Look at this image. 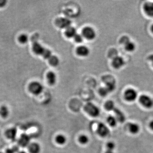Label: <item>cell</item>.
Here are the masks:
<instances>
[{"instance_id": "cell-1", "label": "cell", "mask_w": 153, "mask_h": 153, "mask_svg": "<svg viewBox=\"0 0 153 153\" xmlns=\"http://www.w3.org/2000/svg\"><path fill=\"white\" fill-rule=\"evenodd\" d=\"M85 112L92 117H97L100 114V110L98 107L91 102H88L84 107Z\"/></svg>"}, {"instance_id": "cell-2", "label": "cell", "mask_w": 153, "mask_h": 153, "mask_svg": "<svg viewBox=\"0 0 153 153\" xmlns=\"http://www.w3.org/2000/svg\"><path fill=\"white\" fill-rule=\"evenodd\" d=\"M44 87L40 82H34L29 85V90L34 95H38L43 92Z\"/></svg>"}, {"instance_id": "cell-3", "label": "cell", "mask_w": 153, "mask_h": 153, "mask_svg": "<svg viewBox=\"0 0 153 153\" xmlns=\"http://www.w3.org/2000/svg\"><path fill=\"white\" fill-rule=\"evenodd\" d=\"M140 103L146 108H150L153 106V100L150 97L142 94L140 97Z\"/></svg>"}, {"instance_id": "cell-4", "label": "cell", "mask_w": 153, "mask_h": 153, "mask_svg": "<svg viewBox=\"0 0 153 153\" xmlns=\"http://www.w3.org/2000/svg\"><path fill=\"white\" fill-rule=\"evenodd\" d=\"M138 93L137 91L133 88H128L124 93V98L127 101L132 102L137 98Z\"/></svg>"}, {"instance_id": "cell-5", "label": "cell", "mask_w": 153, "mask_h": 153, "mask_svg": "<svg viewBox=\"0 0 153 153\" xmlns=\"http://www.w3.org/2000/svg\"><path fill=\"white\" fill-rule=\"evenodd\" d=\"M97 133L102 137H105L109 135L110 131L106 125L102 123L98 124L97 128Z\"/></svg>"}, {"instance_id": "cell-6", "label": "cell", "mask_w": 153, "mask_h": 153, "mask_svg": "<svg viewBox=\"0 0 153 153\" xmlns=\"http://www.w3.org/2000/svg\"><path fill=\"white\" fill-rule=\"evenodd\" d=\"M82 35L84 38L88 40H91L95 38L96 33L92 28L90 27H86L82 30Z\"/></svg>"}, {"instance_id": "cell-7", "label": "cell", "mask_w": 153, "mask_h": 153, "mask_svg": "<svg viewBox=\"0 0 153 153\" xmlns=\"http://www.w3.org/2000/svg\"><path fill=\"white\" fill-rule=\"evenodd\" d=\"M31 138L27 134H23L20 136L18 140V143L20 146L25 148L30 145Z\"/></svg>"}, {"instance_id": "cell-8", "label": "cell", "mask_w": 153, "mask_h": 153, "mask_svg": "<svg viewBox=\"0 0 153 153\" xmlns=\"http://www.w3.org/2000/svg\"><path fill=\"white\" fill-rule=\"evenodd\" d=\"M71 24L70 20L67 18H59L56 21V24L57 27L62 29H66L70 27Z\"/></svg>"}, {"instance_id": "cell-9", "label": "cell", "mask_w": 153, "mask_h": 153, "mask_svg": "<svg viewBox=\"0 0 153 153\" xmlns=\"http://www.w3.org/2000/svg\"><path fill=\"white\" fill-rule=\"evenodd\" d=\"M112 64L114 68L119 69L124 65L125 61L122 57L117 56L113 59Z\"/></svg>"}, {"instance_id": "cell-10", "label": "cell", "mask_w": 153, "mask_h": 153, "mask_svg": "<svg viewBox=\"0 0 153 153\" xmlns=\"http://www.w3.org/2000/svg\"><path fill=\"white\" fill-rule=\"evenodd\" d=\"M6 136L9 139L13 141H15L16 140L17 135V129L16 127H12L9 128L6 132Z\"/></svg>"}, {"instance_id": "cell-11", "label": "cell", "mask_w": 153, "mask_h": 153, "mask_svg": "<svg viewBox=\"0 0 153 153\" xmlns=\"http://www.w3.org/2000/svg\"><path fill=\"white\" fill-rule=\"evenodd\" d=\"M115 114V117L117 120L118 122L120 123H123L126 120V117L124 114L123 113L120 109L115 107L113 110Z\"/></svg>"}, {"instance_id": "cell-12", "label": "cell", "mask_w": 153, "mask_h": 153, "mask_svg": "<svg viewBox=\"0 0 153 153\" xmlns=\"http://www.w3.org/2000/svg\"><path fill=\"white\" fill-rule=\"evenodd\" d=\"M144 10L149 16L153 17V2H146L143 6Z\"/></svg>"}, {"instance_id": "cell-13", "label": "cell", "mask_w": 153, "mask_h": 153, "mask_svg": "<svg viewBox=\"0 0 153 153\" xmlns=\"http://www.w3.org/2000/svg\"><path fill=\"white\" fill-rule=\"evenodd\" d=\"M128 128L130 132L133 134L138 133L140 131V127L138 124L134 123H128Z\"/></svg>"}, {"instance_id": "cell-14", "label": "cell", "mask_w": 153, "mask_h": 153, "mask_svg": "<svg viewBox=\"0 0 153 153\" xmlns=\"http://www.w3.org/2000/svg\"><path fill=\"white\" fill-rule=\"evenodd\" d=\"M76 53L79 56L85 57L89 54V49L85 46H80L76 49Z\"/></svg>"}, {"instance_id": "cell-15", "label": "cell", "mask_w": 153, "mask_h": 153, "mask_svg": "<svg viewBox=\"0 0 153 153\" xmlns=\"http://www.w3.org/2000/svg\"><path fill=\"white\" fill-rule=\"evenodd\" d=\"M29 149L31 153H40L41 148L40 145L37 143H33L29 146Z\"/></svg>"}, {"instance_id": "cell-16", "label": "cell", "mask_w": 153, "mask_h": 153, "mask_svg": "<svg viewBox=\"0 0 153 153\" xmlns=\"http://www.w3.org/2000/svg\"><path fill=\"white\" fill-rule=\"evenodd\" d=\"M76 34V29L73 27H68L65 31V35L69 38H74Z\"/></svg>"}, {"instance_id": "cell-17", "label": "cell", "mask_w": 153, "mask_h": 153, "mask_svg": "<svg viewBox=\"0 0 153 153\" xmlns=\"http://www.w3.org/2000/svg\"><path fill=\"white\" fill-rule=\"evenodd\" d=\"M47 79L50 85H54L56 81V75L54 72H49L47 74Z\"/></svg>"}, {"instance_id": "cell-18", "label": "cell", "mask_w": 153, "mask_h": 153, "mask_svg": "<svg viewBox=\"0 0 153 153\" xmlns=\"http://www.w3.org/2000/svg\"><path fill=\"white\" fill-rule=\"evenodd\" d=\"M9 114H10V111L7 107L5 105L1 107L0 108V115L2 117L4 118H6L9 116Z\"/></svg>"}, {"instance_id": "cell-19", "label": "cell", "mask_w": 153, "mask_h": 153, "mask_svg": "<svg viewBox=\"0 0 153 153\" xmlns=\"http://www.w3.org/2000/svg\"><path fill=\"white\" fill-rule=\"evenodd\" d=\"M126 51L129 52H133L136 49V45L134 43L131 41H128L124 45Z\"/></svg>"}, {"instance_id": "cell-20", "label": "cell", "mask_w": 153, "mask_h": 153, "mask_svg": "<svg viewBox=\"0 0 153 153\" xmlns=\"http://www.w3.org/2000/svg\"><path fill=\"white\" fill-rule=\"evenodd\" d=\"M56 141L59 145H63L66 143L67 141V139L63 135L59 134L56 137Z\"/></svg>"}, {"instance_id": "cell-21", "label": "cell", "mask_w": 153, "mask_h": 153, "mask_svg": "<svg viewBox=\"0 0 153 153\" xmlns=\"http://www.w3.org/2000/svg\"><path fill=\"white\" fill-rule=\"evenodd\" d=\"M108 123L112 127H114L117 125V120L116 117L110 115L107 119Z\"/></svg>"}, {"instance_id": "cell-22", "label": "cell", "mask_w": 153, "mask_h": 153, "mask_svg": "<svg viewBox=\"0 0 153 153\" xmlns=\"http://www.w3.org/2000/svg\"><path fill=\"white\" fill-rule=\"evenodd\" d=\"M105 108L108 111H112L115 108L114 102L111 100H108L105 104Z\"/></svg>"}, {"instance_id": "cell-23", "label": "cell", "mask_w": 153, "mask_h": 153, "mask_svg": "<svg viewBox=\"0 0 153 153\" xmlns=\"http://www.w3.org/2000/svg\"><path fill=\"white\" fill-rule=\"evenodd\" d=\"M49 63L52 66H56L59 63V59L58 57L54 55H52L49 59Z\"/></svg>"}, {"instance_id": "cell-24", "label": "cell", "mask_w": 153, "mask_h": 153, "mask_svg": "<svg viewBox=\"0 0 153 153\" xmlns=\"http://www.w3.org/2000/svg\"><path fill=\"white\" fill-rule=\"evenodd\" d=\"M89 138L85 135H82L79 138V141L82 145H86L89 142Z\"/></svg>"}, {"instance_id": "cell-25", "label": "cell", "mask_w": 153, "mask_h": 153, "mask_svg": "<svg viewBox=\"0 0 153 153\" xmlns=\"http://www.w3.org/2000/svg\"><path fill=\"white\" fill-rule=\"evenodd\" d=\"M106 89L108 91V92H112L116 88L115 83L114 82H108L106 83Z\"/></svg>"}, {"instance_id": "cell-26", "label": "cell", "mask_w": 153, "mask_h": 153, "mask_svg": "<svg viewBox=\"0 0 153 153\" xmlns=\"http://www.w3.org/2000/svg\"><path fill=\"white\" fill-rule=\"evenodd\" d=\"M41 55L45 59H49L52 55V53L50 50L45 48Z\"/></svg>"}, {"instance_id": "cell-27", "label": "cell", "mask_w": 153, "mask_h": 153, "mask_svg": "<svg viewBox=\"0 0 153 153\" xmlns=\"http://www.w3.org/2000/svg\"><path fill=\"white\" fill-rule=\"evenodd\" d=\"M28 40H29L28 36L25 34L21 35L19 38V42H21L22 44H26L27 43Z\"/></svg>"}, {"instance_id": "cell-28", "label": "cell", "mask_w": 153, "mask_h": 153, "mask_svg": "<svg viewBox=\"0 0 153 153\" xmlns=\"http://www.w3.org/2000/svg\"><path fill=\"white\" fill-rule=\"evenodd\" d=\"M99 92L100 94L102 97L106 96L109 93L105 87L101 88L99 90Z\"/></svg>"}, {"instance_id": "cell-29", "label": "cell", "mask_w": 153, "mask_h": 153, "mask_svg": "<svg viewBox=\"0 0 153 153\" xmlns=\"http://www.w3.org/2000/svg\"><path fill=\"white\" fill-rule=\"evenodd\" d=\"M116 145L115 143L112 142H109L106 145V148L107 150L113 151L115 148Z\"/></svg>"}, {"instance_id": "cell-30", "label": "cell", "mask_w": 153, "mask_h": 153, "mask_svg": "<svg viewBox=\"0 0 153 153\" xmlns=\"http://www.w3.org/2000/svg\"><path fill=\"white\" fill-rule=\"evenodd\" d=\"M74 38L75 41L77 43H81L83 41V36L80 34H76Z\"/></svg>"}, {"instance_id": "cell-31", "label": "cell", "mask_w": 153, "mask_h": 153, "mask_svg": "<svg viewBox=\"0 0 153 153\" xmlns=\"http://www.w3.org/2000/svg\"><path fill=\"white\" fill-rule=\"evenodd\" d=\"M129 41L130 39L128 37H126V36H123V37H122L121 38L120 42L121 44L124 45L126 43H127Z\"/></svg>"}, {"instance_id": "cell-32", "label": "cell", "mask_w": 153, "mask_h": 153, "mask_svg": "<svg viewBox=\"0 0 153 153\" xmlns=\"http://www.w3.org/2000/svg\"><path fill=\"white\" fill-rule=\"evenodd\" d=\"M7 1L6 0H0V7H4L7 4Z\"/></svg>"}, {"instance_id": "cell-33", "label": "cell", "mask_w": 153, "mask_h": 153, "mask_svg": "<svg viewBox=\"0 0 153 153\" xmlns=\"http://www.w3.org/2000/svg\"><path fill=\"white\" fill-rule=\"evenodd\" d=\"M6 153H16V152L13 148H12L11 149H7Z\"/></svg>"}, {"instance_id": "cell-34", "label": "cell", "mask_w": 153, "mask_h": 153, "mask_svg": "<svg viewBox=\"0 0 153 153\" xmlns=\"http://www.w3.org/2000/svg\"><path fill=\"white\" fill-rule=\"evenodd\" d=\"M149 127L153 131V120H152V121L150 123Z\"/></svg>"}, {"instance_id": "cell-35", "label": "cell", "mask_w": 153, "mask_h": 153, "mask_svg": "<svg viewBox=\"0 0 153 153\" xmlns=\"http://www.w3.org/2000/svg\"><path fill=\"white\" fill-rule=\"evenodd\" d=\"M149 60H150L151 62H152V65L153 66V55H151L149 57Z\"/></svg>"}, {"instance_id": "cell-36", "label": "cell", "mask_w": 153, "mask_h": 153, "mask_svg": "<svg viewBox=\"0 0 153 153\" xmlns=\"http://www.w3.org/2000/svg\"><path fill=\"white\" fill-rule=\"evenodd\" d=\"M105 153H114L113 151L107 150Z\"/></svg>"}, {"instance_id": "cell-37", "label": "cell", "mask_w": 153, "mask_h": 153, "mask_svg": "<svg viewBox=\"0 0 153 153\" xmlns=\"http://www.w3.org/2000/svg\"><path fill=\"white\" fill-rule=\"evenodd\" d=\"M18 153H27L26 152H25V151H20V152H19Z\"/></svg>"}, {"instance_id": "cell-38", "label": "cell", "mask_w": 153, "mask_h": 153, "mask_svg": "<svg viewBox=\"0 0 153 153\" xmlns=\"http://www.w3.org/2000/svg\"><path fill=\"white\" fill-rule=\"evenodd\" d=\"M151 31H152V33H153V25H152V27H151Z\"/></svg>"}, {"instance_id": "cell-39", "label": "cell", "mask_w": 153, "mask_h": 153, "mask_svg": "<svg viewBox=\"0 0 153 153\" xmlns=\"http://www.w3.org/2000/svg\"><path fill=\"white\" fill-rule=\"evenodd\" d=\"M0 153H2V152H0Z\"/></svg>"}]
</instances>
